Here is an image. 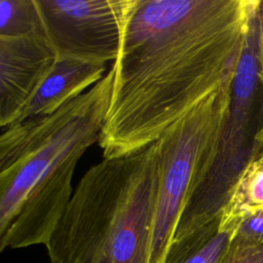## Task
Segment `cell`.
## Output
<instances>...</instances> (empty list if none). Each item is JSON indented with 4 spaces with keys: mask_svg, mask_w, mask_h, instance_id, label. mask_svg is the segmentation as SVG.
<instances>
[{
    "mask_svg": "<svg viewBox=\"0 0 263 263\" xmlns=\"http://www.w3.org/2000/svg\"><path fill=\"white\" fill-rule=\"evenodd\" d=\"M235 229L223 225L221 215L195 231L174 239L163 263H222Z\"/></svg>",
    "mask_w": 263,
    "mask_h": 263,
    "instance_id": "obj_8",
    "label": "cell"
},
{
    "mask_svg": "<svg viewBox=\"0 0 263 263\" xmlns=\"http://www.w3.org/2000/svg\"><path fill=\"white\" fill-rule=\"evenodd\" d=\"M57 54L43 32L0 37V125L16 117L51 70Z\"/></svg>",
    "mask_w": 263,
    "mask_h": 263,
    "instance_id": "obj_6",
    "label": "cell"
},
{
    "mask_svg": "<svg viewBox=\"0 0 263 263\" xmlns=\"http://www.w3.org/2000/svg\"><path fill=\"white\" fill-rule=\"evenodd\" d=\"M57 59L115 61L130 0H35Z\"/></svg>",
    "mask_w": 263,
    "mask_h": 263,
    "instance_id": "obj_5",
    "label": "cell"
},
{
    "mask_svg": "<svg viewBox=\"0 0 263 263\" xmlns=\"http://www.w3.org/2000/svg\"><path fill=\"white\" fill-rule=\"evenodd\" d=\"M105 71L106 64L104 63L57 59L48 75L21 111L13 124L31 117L54 113L103 79Z\"/></svg>",
    "mask_w": 263,
    "mask_h": 263,
    "instance_id": "obj_7",
    "label": "cell"
},
{
    "mask_svg": "<svg viewBox=\"0 0 263 263\" xmlns=\"http://www.w3.org/2000/svg\"><path fill=\"white\" fill-rule=\"evenodd\" d=\"M222 263H263V242L248 243L233 237Z\"/></svg>",
    "mask_w": 263,
    "mask_h": 263,
    "instance_id": "obj_10",
    "label": "cell"
},
{
    "mask_svg": "<svg viewBox=\"0 0 263 263\" xmlns=\"http://www.w3.org/2000/svg\"><path fill=\"white\" fill-rule=\"evenodd\" d=\"M232 79L172 124L157 141L159 179L149 263L164 262L186 205L214 163L229 112Z\"/></svg>",
    "mask_w": 263,
    "mask_h": 263,
    "instance_id": "obj_4",
    "label": "cell"
},
{
    "mask_svg": "<svg viewBox=\"0 0 263 263\" xmlns=\"http://www.w3.org/2000/svg\"><path fill=\"white\" fill-rule=\"evenodd\" d=\"M234 237L248 243L263 242V208L256 210L240 219Z\"/></svg>",
    "mask_w": 263,
    "mask_h": 263,
    "instance_id": "obj_11",
    "label": "cell"
},
{
    "mask_svg": "<svg viewBox=\"0 0 263 263\" xmlns=\"http://www.w3.org/2000/svg\"><path fill=\"white\" fill-rule=\"evenodd\" d=\"M43 32L35 0L0 1V37Z\"/></svg>",
    "mask_w": 263,
    "mask_h": 263,
    "instance_id": "obj_9",
    "label": "cell"
},
{
    "mask_svg": "<svg viewBox=\"0 0 263 263\" xmlns=\"http://www.w3.org/2000/svg\"><path fill=\"white\" fill-rule=\"evenodd\" d=\"M158 179L157 141L91 166L45 246L50 263H149Z\"/></svg>",
    "mask_w": 263,
    "mask_h": 263,
    "instance_id": "obj_3",
    "label": "cell"
},
{
    "mask_svg": "<svg viewBox=\"0 0 263 263\" xmlns=\"http://www.w3.org/2000/svg\"><path fill=\"white\" fill-rule=\"evenodd\" d=\"M254 2L130 0L99 145L137 154L233 78Z\"/></svg>",
    "mask_w": 263,
    "mask_h": 263,
    "instance_id": "obj_1",
    "label": "cell"
},
{
    "mask_svg": "<svg viewBox=\"0 0 263 263\" xmlns=\"http://www.w3.org/2000/svg\"><path fill=\"white\" fill-rule=\"evenodd\" d=\"M113 86L110 69L87 91L0 137V251L46 246L73 195L79 159L99 143Z\"/></svg>",
    "mask_w": 263,
    "mask_h": 263,
    "instance_id": "obj_2",
    "label": "cell"
}]
</instances>
